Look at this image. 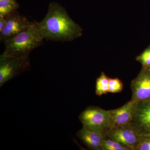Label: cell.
Segmentation results:
<instances>
[{"label": "cell", "instance_id": "6da1fadb", "mask_svg": "<svg viewBox=\"0 0 150 150\" xmlns=\"http://www.w3.org/2000/svg\"><path fill=\"white\" fill-rule=\"evenodd\" d=\"M36 23L41 36L47 40L72 41L83 34L82 28L71 18L66 8L58 3H50L46 16Z\"/></svg>", "mask_w": 150, "mask_h": 150}, {"label": "cell", "instance_id": "7a4b0ae2", "mask_svg": "<svg viewBox=\"0 0 150 150\" xmlns=\"http://www.w3.org/2000/svg\"><path fill=\"white\" fill-rule=\"evenodd\" d=\"M43 39L36 21H33L27 29L4 41L3 54L18 58H28L34 49L43 45Z\"/></svg>", "mask_w": 150, "mask_h": 150}, {"label": "cell", "instance_id": "3957f363", "mask_svg": "<svg viewBox=\"0 0 150 150\" xmlns=\"http://www.w3.org/2000/svg\"><path fill=\"white\" fill-rule=\"evenodd\" d=\"M28 58H18L2 54L0 56V87L29 68Z\"/></svg>", "mask_w": 150, "mask_h": 150}, {"label": "cell", "instance_id": "277c9868", "mask_svg": "<svg viewBox=\"0 0 150 150\" xmlns=\"http://www.w3.org/2000/svg\"><path fill=\"white\" fill-rule=\"evenodd\" d=\"M84 128L90 131L104 133L109 127V110L91 106L86 108L79 117Z\"/></svg>", "mask_w": 150, "mask_h": 150}, {"label": "cell", "instance_id": "5b68a950", "mask_svg": "<svg viewBox=\"0 0 150 150\" xmlns=\"http://www.w3.org/2000/svg\"><path fill=\"white\" fill-rule=\"evenodd\" d=\"M104 134L107 138L136 150L141 135L132 124L107 129Z\"/></svg>", "mask_w": 150, "mask_h": 150}, {"label": "cell", "instance_id": "8992f818", "mask_svg": "<svg viewBox=\"0 0 150 150\" xmlns=\"http://www.w3.org/2000/svg\"><path fill=\"white\" fill-rule=\"evenodd\" d=\"M6 24L0 31V41L4 42L19 33L27 29L33 22L30 21L27 18L21 15L18 10L8 13L5 16Z\"/></svg>", "mask_w": 150, "mask_h": 150}, {"label": "cell", "instance_id": "52a82bcc", "mask_svg": "<svg viewBox=\"0 0 150 150\" xmlns=\"http://www.w3.org/2000/svg\"><path fill=\"white\" fill-rule=\"evenodd\" d=\"M131 124L141 136L150 134V98L136 102Z\"/></svg>", "mask_w": 150, "mask_h": 150}, {"label": "cell", "instance_id": "ba28073f", "mask_svg": "<svg viewBox=\"0 0 150 150\" xmlns=\"http://www.w3.org/2000/svg\"><path fill=\"white\" fill-rule=\"evenodd\" d=\"M131 100L138 102L150 98V73L142 68L137 77L131 82Z\"/></svg>", "mask_w": 150, "mask_h": 150}, {"label": "cell", "instance_id": "9c48e42d", "mask_svg": "<svg viewBox=\"0 0 150 150\" xmlns=\"http://www.w3.org/2000/svg\"><path fill=\"white\" fill-rule=\"evenodd\" d=\"M136 104V102L131 100L122 107L109 110L110 118L108 129L131 124Z\"/></svg>", "mask_w": 150, "mask_h": 150}, {"label": "cell", "instance_id": "30bf717a", "mask_svg": "<svg viewBox=\"0 0 150 150\" xmlns=\"http://www.w3.org/2000/svg\"><path fill=\"white\" fill-rule=\"evenodd\" d=\"M77 136L88 147L93 150H103V144L106 137L104 133L90 131L83 127L78 131Z\"/></svg>", "mask_w": 150, "mask_h": 150}, {"label": "cell", "instance_id": "8fae6325", "mask_svg": "<svg viewBox=\"0 0 150 150\" xmlns=\"http://www.w3.org/2000/svg\"><path fill=\"white\" fill-rule=\"evenodd\" d=\"M110 78L107 76L103 72L98 78L96 81V93L97 95L101 96L102 95L109 92L108 81Z\"/></svg>", "mask_w": 150, "mask_h": 150}, {"label": "cell", "instance_id": "7c38bea8", "mask_svg": "<svg viewBox=\"0 0 150 150\" xmlns=\"http://www.w3.org/2000/svg\"><path fill=\"white\" fill-rule=\"evenodd\" d=\"M19 5L16 0H0V16H5L17 10Z\"/></svg>", "mask_w": 150, "mask_h": 150}, {"label": "cell", "instance_id": "4fadbf2b", "mask_svg": "<svg viewBox=\"0 0 150 150\" xmlns=\"http://www.w3.org/2000/svg\"><path fill=\"white\" fill-rule=\"evenodd\" d=\"M103 150H131L130 148L109 138H106L103 142Z\"/></svg>", "mask_w": 150, "mask_h": 150}, {"label": "cell", "instance_id": "5bb4252c", "mask_svg": "<svg viewBox=\"0 0 150 150\" xmlns=\"http://www.w3.org/2000/svg\"><path fill=\"white\" fill-rule=\"evenodd\" d=\"M136 60L142 64V68L147 69L150 67V45L137 56Z\"/></svg>", "mask_w": 150, "mask_h": 150}, {"label": "cell", "instance_id": "9a60e30c", "mask_svg": "<svg viewBox=\"0 0 150 150\" xmlns=\"http://www.w3.org/2000/svg\"><path fill=\"white\" fill-rule=\"evenodd\" d=\"M109 91L112 93L120 92L123 90V85L122 82L117 78L109 79L108 81Z\"/></svg>", "mask_w": 150, "mask_h": 150}, {"label": "cell", "instance_id": "2e32d148", "mask_svg": "<svg viewBox=\"0 0 150 150\" xmlns=\"http://www.w3.org/2000/svg\"><path fill=\"white\" fill-rule=\"evenodd\" d=\"M136 150H150V134L140 137Z\"/></svg>", "mask_w": 150, "mask_h": 150}, {"label": "cell", "instance_id": "e0dca14e", "mask_svg": "<svg viewBox=\"0 0 150 150\" xmlns=\"http://www.w3.org/2000/svg\"><path fill=\"white\" fill-rule=\"evenodd\" d=\"M6 24V20L5 16H0V31L4 28Z\"/></svg>", "mask_w": 150, "mask_h": 150}, {"label": "cell", "instance_id": "ac0fdd59", "mask_svg": "<svg viewBox=\"0 0 150 150\" xmlns=\"http://www.w3.org/2000/svg\"><path fill=\"white\" fill-rule=\"evenodd\" d=\"M147 69L148 71H149L150 72V67H149V68H148V69Z\"/></svg>", "mask_w": 150, "mask_h": 150}]
</instances>
